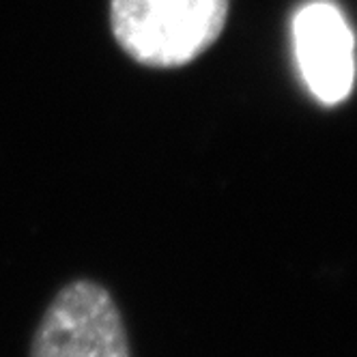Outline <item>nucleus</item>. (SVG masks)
I'll return each instance as SVG.
<instances>
[{
    "mask_svg": "<svg viewBox=\"0 0 357 357\" xmlns=\"http://www.w3.org/2000/svg\"><path fill=\"white\" fill-rule=\"evenodd\" d=\"M231 0H110L119 47L142 67L178 69L220 39Z\"/></svg>",
    "mask_w": 357,
    "mask_h": 357,
    "instance_id": "f257e3e1",
    "label": "nucleus"
},
{
    "mask_svg": "<svg viewBox=\"0 0 357 357\" xmlns=\"http://www.w3.org/2000/svg\"><path fill=\"white\" fill-rule=\"evenodd\" d=\"M31 357H130L110 293L91 280L67 284L47 305Z\"/></svg>",
    "mask_w": 357,
    "mask_h": 357,
    "instance_id": "f03ea898",
    "label": "nucleus"
},
{
    "mask_svg": "<svg viewBox=\"0 0 357 357\" xmlns=\"http://www.w3.org/2000/svg\"><path fill=\"white\" fill-rule=\"evenodd\" d=\"M293 41L310 93L325 106L344 101L355 80V39L342 11L329 0L303 5L293 20Z\"/></svg>",
    "mask_w": 357,
    "mask_h": 357,
    "instance_id": "7ed1b4c3",
    "label": "nucleus"
}]
</instances>
